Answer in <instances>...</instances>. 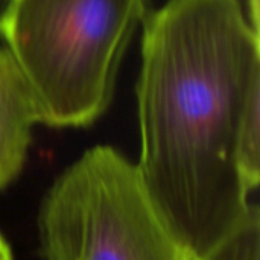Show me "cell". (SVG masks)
Here are the masks:
<instances>
[{
	"label": "cell",
	"instance_id": "cell-1",
	"mask_svg": "<svg viewBox=\"0 0 260 260\" xmlns=\"http://www.w3.org/2000/svg\"><path fill=\"white\" fill-rule=\"evenodd\" d=\"M140 155L154 206L195 259L247 218L242 122L260 102V32L241 0H166L140 30Z\"/></svg>",
	"mask_w": 260,
	"mask_h": 260
},
{
	"label": "cell",
	"instance_id": "cell-2",
	"mask_svg": "<svg viewBox=\"0 0 260 260\" xmlns=\"http://www.w3.org/2000/svg\"><path fill=\"white\" fill-rule=\"evenodd\" d=\"M152 0H5L0 40L37 98L43 125L85 128L110 108Z\"/></svg>",
	"mask_w": 260,
	"mask_h": 260
},
{
	"label": "cell",
	"instance_id": "cell-3",
	"mask_svg": "<svg viewBox=\"0 0 260 260\" xmlns=\"http://www.w3.org/2000/svg\"><path fill=\"white\" fill-rule=\"evenodd\" d=\"M44 260H197L163 219L136 163L96 145L46 190L37 218Z\"/></svg>",
	"mask_w": 260,
	"mask_h": 260
},
{
	"label": "cell",
	"instance_id": "cell-4",
	"mask_svg": "<svg viewBox=\"0 0 260 260\" xmlns=\"http://www.w3.org/2000/svg\"><path fill=\"white\" fill-rule=\"evenodd\" d=\"M38 125L43 119L34 90L0 44V190L20 177Z\"/></svg>",
	"mask_w": 260,
	"mask_h": 260
},
{
	"label": "cell",
	"instance_id": "cell-5",
	"mask_svg": "<svg viewBox=\"0 0 260 260\" xmlns=\"http://www.w3.org/2000/svg\"><path fill=\"white\" fill-rule=\"evenodd\" d=\"M197 260H260V210L254 203L242 224Z\"/></svg>",
	"mask_w": 260,
	"mask_h": 260
},
{
	"label": "cell",
	"instance_id": "cell-6",
	"mask_svg": "<svg viewBox=\"0 0 260 260\" xmlns=\"http://www.w3.org/2000/svg\"><path fill=\"white\" fill-rule=\"evenodd\" d=\"M251 26L260 32V0H241Z\"/></svg>",
	"mask_w": 260,
	"mask_h": 260
},
{
	"label": "cell",
	"instance_id": "cell-7",
	"mask_svg": "<svg viewBox=\"0 0 260 260\" xmlns=\"http://www.w3.org/2000/svg\"><path fill=\"white\" fill-rule=\"evenodd\" d=\"M0 260H14L8 241L0 235Z\"/></svg>",
	"mask_w": 260,
	"mask_h": 260
},
{
	"label": "cell",
	"instance_id": "cell-8",
	"mask_svg": "<svg viewBox=\"0 0 260 260\" xmlns=\"http://www.w3.org/2000/svg\"><path fill=\"white\" fill-rule=\"evenodd\" d=\"M2 2H3V0H0V3H2Z\"/></svg>",
	"mask_w": 260,
	"mask_h": 260
}]
</instances>
